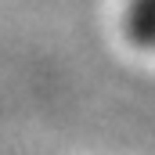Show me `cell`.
I'll use <instances>...</instances> for the list:
<instances>
[{
  "mask_svg": "<svg viewBox=\"0 0 155 155\" xmlns=\"http://www.w3.org/2000/svg\"><path fill=\"white\" fill-rule=\"evenodd\" d=\"M126 36L137 47H155V0H130V7H126Z\"/></svg>",
  "mask_w": 155,
  "mask_h": 155,
  "instance_id": "cell-1",
  "label": "cell"
}]
</instances>
